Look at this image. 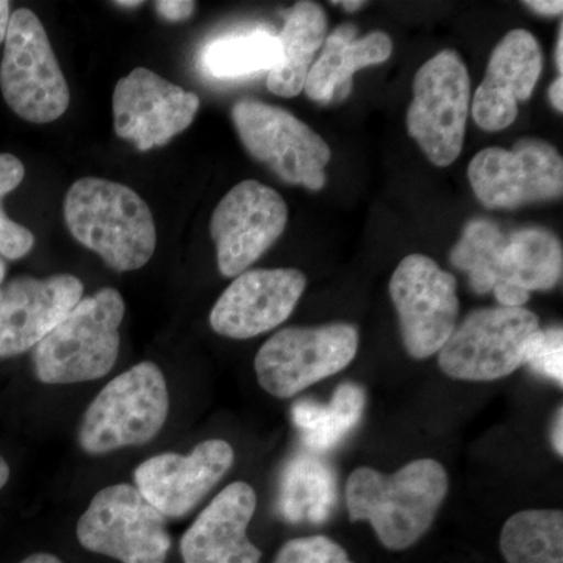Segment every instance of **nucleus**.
Masks as SVG:
<instances>
[{
    "instance_id": "nucleus-1",
    "label": "nucleus",
    "mask_w": 563,
    "mask_h": 563,
    "mask_svg": "<svg viewBox=\"0 0 563 563\" xmlns=\"http://www.w3.org/2000/svg\"><path fill=\"white\" fill-rule=\"evenodd\" d=\"M448 487L446 470L433 459H418L393 474L363 466L347 477V512L351 521L372 525L388 550H407L431 528Z\"/></svg>"
},
{
    "instance_id": "nucleus-2",
    "label": "nucleus",
    "mask_w": 563,
    "mask_h": 563,
    "mask_svg": "<svg viewBox=\"0 0 563 563\" xmlns=\"http://www.w3.org/2000/svg\"><path fill=\"white\" fill-rule=\"evenodd\" d=\"M74 239L114 272H135L154 255L157 231L146 201L132 188L98 177L74 181L65 199Z\"/></svg>"
},
{
    "instance_id": "nucleus-3",
    "label": "nucleus",
    "mask_w": 563,
    "mask_h": 563,
    "mask_svg": "<svg viewBox=\"0 0 563 563\" xmlns=\"http://www.w3.org/2000/svg\"><path fill=\"white\" fill-rule=\"evenodd\" d=\"M125 303L114 288H102L80 302L33 347L36 377L44 384L101 379L120 354Z\"/></svg>"
},
{
    "instance_id": "nucleus-4",
    "label": "nucleus",
    "mask_w": 563,
    "mask_h": 563,
    "mask_svg": "<svg viewBox=\"0 0 563 563\" xmlns=\"http://www.w3.org/2000/svg\"><path fill=\"white\" fill-rule=\"evenodd\" d=\"M168 413L162 369L152 362L139 363L107 384L88 407L79 429L81 450L99 455L150 443Z\"/></svg>"
},
{
    "instance_id": "nucleus-5",
    "label": "nucleus",
    "mask_w": 563,
    "mask_h": 563,
    "mask_svg": "<svg viewBox=\"0 0 563 563\" xmlns=\"http://www.w3.org/2000/svg\"><path fill=\"white\" fill-rule=\"evenodd\" d=\"M0 88L10 109L35 124L58 120L68 110V81L49 36L32 10L20 9L10 16Z\"/></svg>"
},
{
    "instance_id": "nucleus-6",
    "label": "nucleus",
    "mask_w": 563,
    "mask_h": 563,
    "mask_svg": "<svg viewBox=\"0 0 563 563\" xmlns=\"http://www.w3.org/2000/svg\"><path fill=\"white\" fill-rule=\"evenodd\" d=\"M472 81L461 55L443 51L417 70L407 132L440 168L457 161L465 141Z\"/></svg>"
},
{
    "instance_id": "nucleus-7",
    "label": "nucleus",
    "mask_w": 563,
    "mask_h": 563,
    "mask_svg": "<svg viewBox=\"0 0 563 563\" xmlns=\"http://www.w3.org/2000/svg\"><path fill=\"white\" fill-rule=\"evenodd\" d=\"M357 351L358 331L346 322L282 329L255 355V374L274 398H292L343 372Z\"/></svg>"
},
{
    "instance_id": "nucleus-8",
    "label": "nucleus",
    "mask_w": 563,
    "mask_h": 563,
    "mask_svg": "<svg viewBox=\"0 0 563 563\" xmlns=\"http://www.w3.org/2000/svg\"><path fill=\"white\" fill-rule=\"evenodd\" d=\"M77 539L85 550L121 563H165L172 550L166 518L129 484L96 493L77 523Z\"/></svg>"
},
{
    "instance_id": "nucleus-9",
    "label": "nucleus",
    "mask_w": 563,
    "mask_h": 563,
    "mask_svg": "<svg viewBox=\"0 0 563 563\" xmlns=\"http://www.w3.org/2000/svg\"><path fill=\"white\" fill-rule=\"evenodd\" d=\"M539 329V317L523 307L476 310L439 351L440 368L457 380L503 379L523 365L526 344Z\"/></svg>"
},
{
    "instance_id": "nucleus-10",
    "label": "nucleus",
    "mask_w": 563,
    "mask_h": 563,
    "mask_svg": "<svg viewBox=\"0 0 563 563\" xmlns=\"http://www.w3.org/2000/svg\"><path fill=\"white\" fill-rule=\"evenodd\" d=\"M232 120L243 146L290 185L320 191L331 162L328 143L290 111L261 101L236 102Z\"/></svg>"
},
{
    "instance_id": "nucleus-11",
    "label": "nucleus",
    "mask_w": 563,
    "mask_h": 563,
    "mask_svg": "<svg viewBox=\"0 0 563 563\" xmlns=\"http://www.w3.org/2000/svg\"><path fill=\"white\" fill-rule=\"evenodd\" d=\"M404 347L417 361L432 357L453 335L459 317L457 282L428 255H407L390 280Z\"/></svg>"
},
{
    "instance_id": "nucleus-12",
    "label": "nucleus",
    "mask_w": 563,
    "mask_h": 563,
    "mask_svg": "<svg viewBox=\"0 0 563 563\" xmlns=\"http://www.w3.org/2000/svg\"><path fill=\"white\" fill-rule=\"evenodd\" d=\"M468 179L487 209H518L561 198L563 162L547 141L526 139L518 141L512 151H481L470 163Z\"/></svg>"
},
{
    "instance_id": "nucleus-13",
    "label": "nucleus",
    "mask_w": 563,
    "mask_h": 563,
    "mask_svg": "<svg viewBox=\"0 0 563 563\" xmlns=\"http://www.w3.org/2000/svg\"><path fill=\"white\" fill-rule=\"evenodd\" d=\"M287 221V203L279 192L257 180L235 185L218 203L210 222L222 276L246 272L280 239Z\"/></svg>"
},
{
    "instance_id": "nucleus-14",
    "label": "nucleus",
    "mask_w": 563,
    "mask_h": 563,
    "mask_svg": "<svg viewBox=\"0 0 563 563\" xmlns=\"http://www.w3.org/2000/svg\"><path fill=\"white\" fill-rule=\"evenodd\" d=\"M199 101L195 92L163 79L151 69H133L114 87V132L135 143L136 150L163 146L190 128Z\"/></svg>"
},
{
    "instance_id": "nucleus-15",
    "label": "nucleus",
    "mask_w": 563,
    "mask_h": 563,
    "mask_svg": "<svg viewBox=\"0 0 563 563\" xmlns=\"http://www.w3.org/2000/svg\"><path fill=\"white\" fill-rule=\"evenodd\" d=\"M307 287L298 269H252L236 276L210 313L218 335L247 340L287 321Z\"/></svg>"
},
{
    "instance_id": "nucleus-16",
    "label": "nucleus",
    "mask_w": 563,
    "mask_h": 563,
    "mask_svg": "<svg viewBox=\"0 0 563 563\" xmlns=\"http://www.w3.org/2000/svg\"><path fill=\"white\" fill-rule=\"evenodd\" d=\"M233 461L231 444L207 440L191 454H158L141 463L135 470L136 488L163 517L181 518L213 490Z\"/></svg>"
},
{
    "instance_id": "nucleus-17",
    "label": "nucleus",
    "mask_w": 563,
    "mask_h": 563,
    "mask_svg": "<svg viewBox=\"0 0 563 563\" xmlns=\"http://www.w3.org/2000/svg\"><path fill=\"white\" fill-rule=\"evenodd\" d=\"M84 284L70 274L16 277L0 301V357L32 350L80 302Z\"/></svg>"
},
{
    "instance_id": "nucleus-18",
    "label": "nucleus",
    "mask_w": 563,
    "mask_h": 563,
    "mask_svg": "<svg viewBox=\"0 0 563 563\" xmlns=\"http://www.w3.org/2000/svg\"><path fill=\"white\" fill-rule=\"evenodd\" d=\"M543 54L531 32L507 33L492 52L487 73L473 99V118L485 132H499L514 124L520 102L531 98L542 76Z\"/></svg>"
},
{
    "instance_id": "nucleus-19",
    "label": "nucleus",
    "mask_w": 563,
    "mask_h": 563,
    "mask_svg": "<svg viewBox=\"0 0 563 563\" xmlns=\"http://www.w3.org/2000/svg\"><path fill=\"white\" fill-rule=\"evenodd\" d=\"M257 507L254 488L228 485L211 499L180 540L185 563H261L262 551L247 539Z\"/></svg>"
},
{
    "instance_id": "nucleus-20",
    "label": "nucleus",
    "mask_w": 563,
    "mask_h": 563,
    "mask_svg": "<svg viewBox=\"0 0 563 563\" xmlns=\"http://www.w3.org/2000/svg\"><path fill=\"white\" fill-rule=\"evenodd\" d=\"M562 268V244L553 232L520 229L507 236L501 280L492 292L503 307H523L532 291L554 288Z\"/></svg>"
},
{
    "instance_id": "nucleus-21",
    "label": "nucleus",
    "mask_w": 563,
    "mask_h": 563,
    "mask_svg": "<svg viewBox=\"0 0 563 563\" xmlns=\"http://www.w3.org/2000/svg\"><path fill=\"white\" fill-rule=\"evenodd\" d=\"M355 33L354 25L344 24L325 38L303 87L312 101L331 102L339 91L344 98L357 70L390 58L393 41L387 33L373 32L361 40H355Z\"/></svg>"
},
{
    "instance_id": "nucleus-22",
    "label": "nucleus",
    "mask_w": 563,
    "mask_h": 563,
    "mask_svg": "<svg viewBox=\"0 0 563 563\" xmlns=\"http://www.w3.org/2000/svg\"><path fill=\"white\" fill-rule=\"evenodd\" d=\"M329 21L324 9L314 2H298L287 11L280 43V63L268 73V88L282 98H296L306 87L317 54L328 38Z\"/></svg>"
},
{
    "instance_id": "nucleus-23",
    "label": "nucleus",
    "mask_w": 563,
    "mask_h": 563,
    "mask_svg": "<svg viewBox=\"0 0 563 563\" xmlns=\"http://www.w3.org/2000/svg\"><path fill=\"white\" fill-rule=\"evenodd\" d=\"M336 504V476L328 463L298 454L280 476L277 512L288 523H324Z\"/></svg>"
},
{
    "instance_id": "nucleus-24",
    "label": "nucleus",
    "mask_w": 563,
    "mask_h": 563,
    "mask_svg": "<svg viewBox=\"0 0 563 563\" xmlns=\"http://www.w3.org/2000/svg\"><path fill=\"white\" fill-rule=\"evenodd\" d=\"M366 407V393L361 385L346 383L336 387L331 402L301 399L292 406V424L309 450L331 451L350 435L361 422Z\"/></svg>"
},
{
    "instance_id": "nucleus-25",
    "label": "nucleus",
    "mask_w": 563,
    "mask_h": 563,
    "mask_svg": "<svg viewBox=\"0 0 563 563\" xmlns=\"http://www.w3.org/2000/svg\"><path fill=\"white\" fill-rule=\"evenodd\" d=\"M277 35L263 29L232 33L211 41L202 51V68L214 79L231 80L272 73L280 63Z\"/></svg>"
},
{
    "instance_id": "nucleus-26",
    "label": "nucleus",
    "mask_w": 563,
    "mask_h": 563,
    "mask_svg": "<svg viewBox=\"0 0 563 563\" xmlns=\"http://www.w3.org/2000/svg\"><path fill=\"white\" fill-rule=\"evenodd\" d=\"M501 551L507 563H563L562 510L512 515L503 528Z\"/></svg>"
},
{
    "instance_id": "nucleus-27",
    "label": "nucleus",
    "mask_w": 563,
    "mask_h": 563,
    "mask_svg": "<svg viewBox=\"0 0 563 563\" xmlns=\"http://www.w3.org/2000/svg\"><path fill=\"white\" fill-rule=\"evenodd\" d=\"M507 235L490 220L466 224L461 240L451 251L450 261L468 276L472 290L487 295L501 280Z\"/></svg>"
},
{
    "instance_id": "nucleus-28",
    "label": "nucleus",
    "mask_w": 563,
    "mask_h": 563,
    "mask_svg": "<svg viewBox=\"0 0 563 563\" xmlns=\"http://www.w3.org/2000/svg\"><path fill=\"white\" fill-rule=\"evenodd\" d=\"M24 163L11 154H0V255L10 261H20L33 250L35 236L7 217L2 201L9 192L16 190L24 180Z\"/></svg>"
},
{
    "instance_id": "nucleus-29",
    "label": "nucleus",
    "mask_w": 563,
    "mask_h": 563,
    "mask_svg": "<svg viewBox=\"0 0 563 563\" xmlns=\"http://www.w3.org/2000/svg\"><path fill=\"white\" fill-rule=\"evenodd\" d=\"M523 365L533 373L563 384V331L559 328L539 329L532 333L525 350Z\"/></svg>"
},
{
    "instance_id": "nucleus-30",
    "label": "nucleus",
    "mask_w": 563,
    "mask_h": 563,
    "mask_svg": "<svg viewBox=\"0 0 563 563\" xmlns=\"http://www.w3.org/2000/svg\"><path fill=\"white\" fill-rule=\"evenodd\" d=\"M274 563H354L339 543L324 536L299 537L280 548Z\"/></svg>"
},
{
    "instance_id": "nucleus-31",
    "label": "nucleus",
    "mask_w": 563,
    "mask_h": 563,
    "mask_svg": "<svg viewBox=\"0 0 563 563\" xmlns=\"http://www.w3.org/2000/svg\"><path fill=\"white\" fill-rule=\"evenodd\" d=\"M154 7L163 20L179 22L191 18L196 3L188 2V0H161V2H155Z\"/></svg>"
},
{
    "instance_id": "nucleus-32",
    "label": "nucleus",
    "mask_w": 563,
    "mask_h": 563,
    "mask_svg": "<svg viewBox=\"0 0 563 563\" xmlns=\"http://www.w3.org/2000/svg\"><path fill=\"white\" fill-rule=\"evenodd\" d=\"M526 5L531 7L533 11L540 14H547V16H558V14H562L563 3L555 2V0H547V2H539V0H533V2H525Z\"/></svg>"
},
{
    "instance_id": "nucleus-33",
    "label": "nucleus",
    "mask_w": 563,
    "mask_h": 563,
    "mask_svg": "<svg viewBox=\"0 0 563 563\" xmlns=\"http://www.w3.org/2000/svg\"><path fill=\"white\" fill-rule=\"evenodd\" d=\"M563 410L562 407H559L558 415H555L554 426H553V446L555 454H559V457L563 455Z\"/></svg>"
},
{
    "instance_id": "nucleus-34",
    "label": "nucleus",
    "mask_w": 563,
    "mask_h": 563,
    "mask_svg": "<svg viewBox=\"0 0 563 563\" xmlns=\"http://www.w3.org/2000/svg\"><path fill=\"white\" fill-rule=\"evenodd\" d=\"M550 101L559 113L563 111V79L562 76L554 80L550 87Z\"/></svg>"
},
{
    "instance_id": "nucleus-35",
    "label": "nucleus",
    "mask_w": 563,
    "mask_h": 563,
    "mask_svg": "<svg viewBox=\"0 0 563 563\" xmlns=\"http://www.w3.org/2000/svg\"><path fill=\"white\" fill-rule=\"evenodd\" d=\"M10 16V2L0 0V44L5 41L7 32H9Z\"/></svg>"
},
{
    "instance_id": "nucleus-36",
    "label": "nucleus",
    "mask_w": 563,
    "mask_h": 563,
    "mask_svg": "<svg viewBox=\"0 0 563 563\" xmlns=\"http://www.w3.org/2000/svg\"><path fill=\"white\" fill-rule=\"evenodd\" d=\"M21 563H63L57 555L38 553L29 555L27 559H24Z\"/></svg>"
},
{
    "instance_id": "nucleus-37",
    "label": "nucleus",
    "mask_w": 563,
    "mask_h": 563,
    "mask_svg": "<svg viewBox=\"0 0 563 563\" xmlns=\"http://www.w3.org/2000/svg\"><path fill=\"white\" fill-rule=\"evenodd\" d=\"M10 479V466L5 459L0 455V490L5 487Z\"/></svg>"
},
{
    "instance_id": "nucleus-38",
    "label": "nucleus",
    "mask_w": 563,
    "mask_h": 563,
    "mask_svg": "<svg viewBox=\"0 0 563 563\" xmlns=\"http://www.w3.org/2000/svg\"><path fill=\"white\" fill-rule=\"evenodd\" d=\"M555 65H558L559 70H563V27L561 24V31H559V41H558V49H555Z\"/></svg>"
},
{
    "instance_id": "nucleus-39",
    "label": "nucleus",
    "mask_w": 563,
    "mask_h": 563,
    "mask_svg": "<svg viewBox=\"0 0 563 563\" xmlns=\"http://www.w3.org/2000/svg\"><path fill=\"white\" fill-rule=\"evenodd\" d=\"M340 3V5L343 7L346 11H357L358 9H362L363 5H365V2H335Z\"/></svg>"
},
{
    "instance_id": "nucleus-40",
    "label": "nucleus",
    "mask_w": 563,
    "mask_h": 563,
    "mask_svg": "<svg viewBox=\"0 0 563 563\" xmlns=\"http://www.w3.org/2000/svg\"><path fill=\"white\" fill-rule=\"evenodd\" d=\"M141 3L143 2H139V0H136V2H117V5L124 7V9H132V7H140Z\"/></svg>"
},
{
    "instance_id": "nucleus-41",
    "label": "nucleus",
    "mask_w": 563,
    "mask_h": 563,
    "mask_svg": "<svg viewBox=\"0 0 563 563\" xmlns=\"http://www.w3.org/2000/svg\"><path fill=\"white\" fill-rule=\"evenodd\" d=\"M5 263L0 261V284H2L3 279H5Z\"/></svg>"
},
{
    "instance_id": "nucleus-42",
    "label": "nucleus",
    "mask_w": 563,
    "mask_h": 563,
    "mask_svg": "<svg viewBox=\"0 0 563 563\" xmlns=\"http://www.w3.org/2000/svg\"><path fill=\"white\" fill-rule=\"evenodd\" d=\"M0 301H2V291H0Z\"/></svg>"
}]
</instances>
